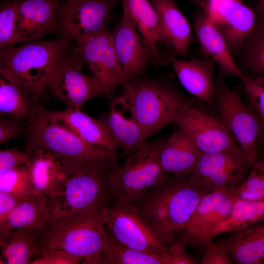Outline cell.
I'll return each mask as SVG.
<instances>
[{"label":"cell","mask_w":264,"mask_h":264,"mask_svg":"<svg viewBox=\"0 0 264 264\" xmlns=\"http://www.w3.org/2000/svg\"><path fill=\"white\" fill-rule=\"evenodd\" d=\"M107 233L108 242L102 253L101 264H164L162 256L130 248Z\"/></svg>","instance_id":"32"},{"label":"cell","mask_w":264,"mask_h":264,"mask_svg":"<svg viewBox=\"0 0 264 264\" xmlns=\"http://www.w3.org/2000/svg\"><path fill=\"white\" fill-rule=\"evenodd\" d=\"M170 61L182 86L189 93L211 106L217 88L211 59L183 60L170 57Z\"/></svg>","instance_id":"23"},{"label":"cell","mask_w":264,"mask_h":264,"mask_svg":"<svg viewBox=\"0 0 264 264\" xmlns=\"http://www.w3.org/2000/svg\"><path fill=\"white\" fill-rule=\"evenodd\" d=\"M207 193L192 175L185 177L170 176L132 204L168 246L186 226Z\"/></svg>","instance_id":"2"},{"label":"cell","mask_w":264,"mask_h":264,"mask_svg":"<svg viewBox=\"0 0 264 264\" xmlns=\"http://www.w3.org/2000/svg\"><path fill=\"white\" fill-rule=\"evenodd\" d=\"M245 178L230 190L234 199L248 201H264V167L255 163Z\"/></svg>","instance_id":"35"},{"label":"cell","mask_w":264,"mask_h":264,"mask_svg":"<svg viewBox=\"0 0 264 264\" xmlns=\"http://www.w3.org/2000/svg\"><path fill=\"white\" fill-rule=\"evenodd\" d=\"M72 51L79 62L88 67L100 80L104 94L110 97L119 87L122 73L111 33L105 28L76 44Z\"/></svg>","instance_id":"13"},{"label":"cell","mask_w":264,"mask_h":264,"mask_svg":"<svg viewBox=\"0 0 264 264\" xmlns=\"http://www.w3.org/2000/svg\"><path fill=\"white\" fill-rule=\"evenodd\" d=\"M0 192L13 195L22 200L37 197L26 165L0 175Z\"/></svg>","instance_id":"34"},{"label":"cell","mask_w":264,"mask_h":264,"mask_svg":"<svg viewBox=\"0 0 264 264\" xmlns=\"http://www.w3.org/2000/svg\"><path fill=\"white\" fill-rule=\"evenodd\" d=\"M70 42L61 38L9 46L0 51V67L13 73L39 98L45 94L51 74Z\"/></svg>","instance_id":"4"},{"label":"cell","mask_w":264,"mask_h":264,"mask_svg":"<svg viewBox=\"0 0 264 264\" xmlns=\"http://www.w3.org/2000/svg\"><path fill=\"white\" fill-rule=\"evenodd\" d=\"M117 107L114 99L111 98L109 112L103 114L100 118L117 150L120 149L125 157L147 142L138 124L130 118H126Z\"/></svg>","instance_id":"26"},{"label":"cell","mask_w":264,"mask_h":264,"mask_svg":"<svg viewBox=\"0 0 264 264\" xmlns=\"http://www.w3.org/2000/svg\"><path fill=\"white\" fill-rule=\"evenodd\" d=\"M38 98L11 71L0 67V114L22 117L31 116Z\"/></svg>","instance_id":"27"},{"label":"cell","mask_w":264,"mask_h":264,"mask_svg":"<svg viewBox=\"0 0 264 264\" xmlns=\"http://www.w3.org/2000/svg\"><path fill=\"white\" fill-rule=\"evenodd\" d=\"M118 0H67L59 11L61 38L79 43L106 28Z\"/></svg>","instance_id":"11"},{"label":"cell","mask_w":264,"mask_h":264,"mask_svg":"<svg viewBox=\"0 0 264 264\" xmlns=\"http://www.w3.org/2000/svg\"><path fill=\"white\" fill-rule=\"evenodd\" d=\"M264 220V201L235 199L229 215L216 226L195 240L190 247L206 248L213 239L222 234L249 227Z\"/></svg>","instance_id":"25"},{"label":"cell","mask_w":264,"mask_h":264,"mask_svg":"<svg viewBox=\"0 0 264 264\" xmlns=\"http://www.w3.org/2000/svg\"><path fill=\"white\" fill-rule=\"evenodd\" d=\"M18 3L12 1H3L0 6V49L17 43L15 21Z\"/></svg>","instance_id":"36"},{"label":"cell","mask_w":264,"mask_h":264,"mask_svg":"<svg viewBox=\"0 0 264 264\" xmlns=\"http://www.w3.org/2000/svg\"><path fill=\"white\" fill-rule=\"evenodd\" d=\"M190 0L197 3L199 1V0Z\"/></svg>","instance_id":"47"},{"label":"cell","mask_w":264,"mask_h":264,"mask_svg":"<svg viewBox=\"0 0 264 264\" xmlns=\"http://www.w3.org/2000/svg\"><path fill=\"white\" fill-rule=\"evenodd\" d=\"M166 139L158 138L125 157L111 175L112 199L116 203H132L170 176L159 159Z\"/></svg>","instance_id":"5"},{"label":"cell","mask_w":264,"mask_h":264,"mask_svg":"<svg viewBox=\"0 0 264 264\" xmlns=\"http://www.w3.org/2000/svg\"><path fill=\"white\" fill-rule=\"evenodd\" d=\"M239 53L243 67L255 73H264V22H256L253 32Z\"/></svg>","instance_id":"33"},{"label":"cell","mask_w":264,"mask_h":264,"mask_svg":"<svg viewBox=\"0 0 264 264\" xmlns=\"http://www.w3.org/2000/svg\"><path fill=\"white\" fill-rule=\"evenodd\" d=\"M113 45L122 69L119 86L142 75L149 64L154 63L151 50L124 10L111 33Z\"/></svg>","instance_id":"15"},{"label":"cell","mask_w":264,"mask_h":264,"mask_svg":"<svg viewBox=\"0 0 264 264\" xmlns=\"http://www.w3.org/2000/svg\"><path fill=\"white\" fill-rule=\"evenodd\" d=\"M114 100L130 112L146 140L172 122L189 100L174 85L160 79L134 77Z\"/></svg>","instance_id":"3"},{"label":"cell","mask_w":264,"mask_h":264,"mask_svg":"<svg viewBox=\"0 0 264 264\" xmlns=\"http://www.w3.org/2000/svg\"><path fill=\"white\" fill-rule=\"evenodd\" d=\"M123 9L134 24L150 47L154 64L162 65L171 63L170 57L162 54V44L172 50L166 39L158 14L150 0H122Z\"/></svg>","instance_id":"20"},{"label":"cell","mask_w":264,"mask_h":264,"mask_svg":"<svg viewBox=\"0 0 264 264\" xmlns=\"http://www.w3.org/2000/svg\"><path fill=\"white\" fill-rule=\"evenodd\" d=\"M252 165L240 147L212 153H200L192 176L210 192L231 190L248 175Z\"/></svg>","instance_id":"12"},{"label":"cell","mask_w":264,"mask_h":264,"mask_svg":"<svg viewBox=\"0 0 264 264\" xmlns=\"http://www.w3.org/2000/svg\"><path fill=\"white\" fill-rule=\"evenodd\" d=\"M200 153L190 137L179 129L166 139L159 159L170 176L185 177L194 172Z\"/></svg>","instance_id":"24"},{"label":"cell","mask_w":264,"mask_h":264,"mask_svg":"<svg viewBox=\"0 0 264 264\" xmlns=\"http://www.w3.org/2000/svg\"><path fill=\"white\" fill-rule=\"evenodd\" d=\"M199 52L217 64L221 76L232 75L243 81L246 77L235 62L225 39L209 17L200 8L194 18Z\"/></svg>","instance_id":"19"},{"label":"cell","mask_w":264,"mask_h":264,"mask_svg":"<svg viewBox=\"0 0 264 264\" xmlns=\"http://www.w3.org/2000/svg\"><path fill=\"white\" fill-rule=\"evenodd\" d=\"M118 156L99 158L60 159L66 178L62 194L47 198L48 231H54L80 214L108 206L112 199L111 175Z\"/></svg>","instance_id":"1"},{"label":"cell","mask_w":264,"mask_h":264,"mask_svg":"<svg viewBox=\"0 0 264 264\" xmlns=\"http://www.w3.org/2000/svg\"><path fill=\"white\" fill-rule=\"evenodd\" d=\"M237 264H256L264 260V225L236 231L219 241Z\"/></svg>","instance_id":"30"},{"label":"cell","mask_w":264,"mask_h":264,"mask_svg":"<svg viewBox=\"0 0 264 264\" xmlns=\"http://www.w3.org/2000/svg\"><path fill=\"white\" fill-rule=\"evenodd\" d=\"M263 225H264V224H263Z\"/></svg>","instance_id":"48"},{"label":"cell","mask_w":264,"mask_h":264,"mask_svg":"<svg viewBox=\"0 0 264 264\" xmlns=\"http://www.w3.org/2000/svg\"><path fill=\"white\" fill-rule=\"evenodd\" d=\"M216 93L211 106L213 116L234 136L252 166L264 137V130L256 110L246 107L240 94L229 88L222 76L216 81Z\"/></svg>","instance_id":"7"},{"label":"cell","mask_w":264,"mask_h":264,"mask_svg":"<svg viewBox=\"0 0 264 264\" xmlns=\"http://www.w3.org/2000/svg\"><path fill=\"white\" fill-rule=\"evenodd\" d=\"M38 101L27 120L26 149L50 152L60 159L98 158L117 154L91 145L62 125L49 120L43 113Z\"/></svg>","instance_id":"8"},{"label":"cell","mask_w":264,"mask_h":264,"mask_svg":"<svg viewBox=\"0 0 264 264\" xmlns=\"http://www.w3.org/2000/svg\"><path fill=\"white\" fill-rule=\"evenodd\" d=\"M22 200L11 194L0 192V226L5 222L11 213Z\"/></svg>","instance_id":"43"},{"label":"cell","mask_w":264,"mask_h":264,"mask_svg":"<svg viewBox=\"0 0 264 264\" xmlns=\"http://www.w3.org/2000/svg\"><path fill=\"white\" fill-rule=\"evenodd\" d=\"M39 257L32 261V264H78L80 259L67 253L48 246L39 247Z\"/></svg>","instance_id":"39"},{"label":"cell","mask_w":264,"mask_h":264,"mask_svg":"<svg viewBox=\"0 0 264 264\" xmlns=\"http://www.w3.org/2000/svg\"><path fill=\"white\" fill-rule=\"evenodd\" d=\"M234 199L230 190H218L205 194L201 198L186 226L175 240L185 246L222 221L230 213Z\"/></svg>","instance_id":"17"},{"label":"cell","mask_w":264,"mask_h":264,"mask_svg":"<svg viewBox=\"0 0 264 264\" xmlns=\"http://www.w3.org/2000/svg\"><path fill=\"white\" fill-rule=\"evenodd\" d=\"M157 11L165 36L175 53L185 56L191 41V30L173 0H150Z\"/></svg>","instance_id":"28"},{"label":"cell","mask_w":264,"mask_h":264,"mask_svg":"<svg viewBox=\"0 0 264 264\" xmlns=\"http://www.w3.org/2000/svg\"><path fill=\"white\" fill-rule=\"evenodd\" d=\"M32 152L18 148L0 150V175L22 165H26L30 160Z\"/></svg>","instance_id":"40"},{"label":"cell","mask_w":264,"mask_h":264,"mask_svg":"<svg viewBox=\"0 0 264 264\" xmlns=\"http://www.w3.org/2000/svg\"><path fill=\"white\" fill-rule=\"evenodd\" d=\"M211 20L231 52L239 53L254 30L256 14L242 2L226 0L220 3Z\"/></svg>","instance_id":"18"},{"label":"cell","mask_w":264,"mask_h":264,"mask_svg":"<svg viewBox=\"0 0 264 264\" xmlns=\"http://www.w3.org/2000/svg\"><path fill=\"white\" fill-rule=\"evenodd\" d=\"M103 209L82 213L60 228L45 232L40 238L39 247L64 251L80 259L82 264H101L108 242Z\"/></svg>","instance_id":"6"},{"label":"cell","mask_w":264,"mask_h":264,"mask_svg":"<svg viewBox=\"0 0 264 264\" xmlns=\"http://www.w3.org/2000/svg\"><path fill=\"white\" fill-rule=\"evenodd\" d=\"M41 110L49 120L65 127L88 144L117 153V149L100 117L95 119L81 110L67 108L57 111L41 107Z\"/></svg>","instance_id":"21"},{"label":"cell","mask_w":264,"mask_h":264,"mask_svg":"<svg viewBox=\"0 0 264 264\" xmlns=\"http://www.w3.org/2000/svg\"><path fill=\"white\" fill-rule=\"evenodd\" d=\"M226 0H199L197 3L202 9L211 19L215 15L220 3ZM242 2L244 0H230Z\"/></svg>","instance_id":"44"},{"label":"cell","mask_w":264,"mask_h":264,"mask_svg":"<svg viewBox=\"0 0 264 264\" xmlns=\"http://www.w3.org/2000/svg\"><path fill=\"white\" fill-rule=\"evenodd\" d=\"M27 120L21 117L11 115H0V143L25 134Z\"/></svg>","instance_id":"38"},{"label":"cell","mask_w":264,"mask_h":264,"mask_svg":"<svg viewBox=\"0 0 264 264\" xmlns=\"http://www.w3.org/2000/svg\"><path fill=\"white\" fill-rule=\"evenodd\" d=\"M102 212L107 232L117 241L132 249L163 256L167 246L132 203H116Z\"/></svg>","instance_id":"9"},{"label":"cell","mask_w":264,"mask_h":264,"mask_svg":"<svg viewBox=\"0 0 264 264\" xmlns=\"http://www.w3.org/2000/svg\"><path fill=\"white\" fill-rule=\"evenodd\" d=\"M186 246L177 240L168 245L163 255L164 264H195L196 261L186 249Z\"/></svg>","instance_id":"41"},{"label":"cell","mask_w":264,"mask_h":264,"mask_svg":"<svg viewBox=\"0 0 264 264\" xmlns=\"http://www.w3.org/2000/svg\"><path fill=\"white\" fill-rule=\"evenodd\" d=\"M242 81L252 108L258 113L264 130V82L262 78L247 75Z\"/></svg>","instance_id":"37"},{"label":"cell","mask_w":264,"mask_h":264,"mask_svg":"<svg viewBox=\"0 0 264 264\" xmlns=\"http://www.w3.org/2000/svg\"><path fill=\"white\" fill-rule=\"evenodd\" d=\"M25 0H12V1L15 3H19L22 2Z\"/></svg>","instance_id":"46"},{"label":"cell","mask_w":264,"mask_h":264,"mask_svg":"<svg viewBox=\"0 0 264 264\" xmlns=\"http://www.w3.org/2000/svg\"><path fill=\"white\" fill-rule=\"evenodd\" d=\"M42 233L22 229L0 235L3 264H27L37 253Z\"/></svg>","instance_id":"31"},{"label":"cell","mask_w":264,"mask_h":264,"mask_svg":"<svg viewBox=\"0 0 264 264\" xmlns=\"http://www.w3.org/2000/svg\"><path fill=\"white\" fill-rule=\"evenodd\" d=\"M233 262L230 254L218 241L216 242L213 241L207 246L200 264H232Z\"/></svg>","instance_id":"42"},{"label":"cell","mask_w":264,"mask_h":264,"mask_svg":"<svg viewBox=\"0 0 264 264\" xmlns=\"http://www.w3.org/2000/svg\"><path fill=\"white\" fill-rule=\"evenodd\" d=\"M82 65L68 48L55 66L47 85L50 93L67 108L81 110L89 100L104 94L100 80L81 72Z\"/></svg>","instance_id":"10"},{"label":"cell","mask_w":264,"mask_h":264,"mask_svg":"<svg viewBox=\"0 0 264 264\" xmlns=\"http://www.w3.org/2000/svg\"><path fill=\"white\" fill-rule=\"evenodd\" d=\"M61 0H25L18 3L15 21L17 43L34 41L57 30Z\"/></svg>","instance_id":"16"},{"label":"cell","mask_w":264,"mask_h":264,"mask_svg":"<svg viewBox=\"0 0 264 264\" xmlns=\"http://www.w3.org/2000/svg\"><path fill=\"white\" fill-rule=\"evenodd\" d=\"M174 122L190 137L201 152L212 153L240 147L220 122L199 110L190 100L183 107Z\"/></svg>","instance_id":"14"},{"label":"cell","mask_w":264,"mask_h":264,"mask_svg":"<svg viewBox=\"0 0 264 264\" xmlns=\"http://www.w3.org/2000/svg\"><path fill=\"white\" fill-rule=\"evenodd\" d=\"M256 22H264V0H258L255 10Z\"/></svg>","instance_id":"45"},{"label":"cell","mask_w":264,"mask_h":264,"mask_svg":"<svg viewBox=\"0 0 264 264\" xmlns=\"http://www.w3.org/2000/svg\"><path fill=\"white\" fill-rule=\"evenodd\" d=\"M50 212L47 198L37 196L22 200L0 226V235L22 229L44 233L48 231Z\"/></svg>","instance_id":"29"},{"label":"cell","mask_w":264,"mask_h":264,"mask_svg":"<svg viewBox=\"0 0 264 264\" xmlns=\"http://www.w3.org/2000/svg\"><path fill=\"white\" fill-rule=\"evenodd\" d=\"M26 165L37 196L54 198L62 194L66 174L59 157L50 152L35 150Z\"/></svg>","instance_id":"22"}]
</instances>
